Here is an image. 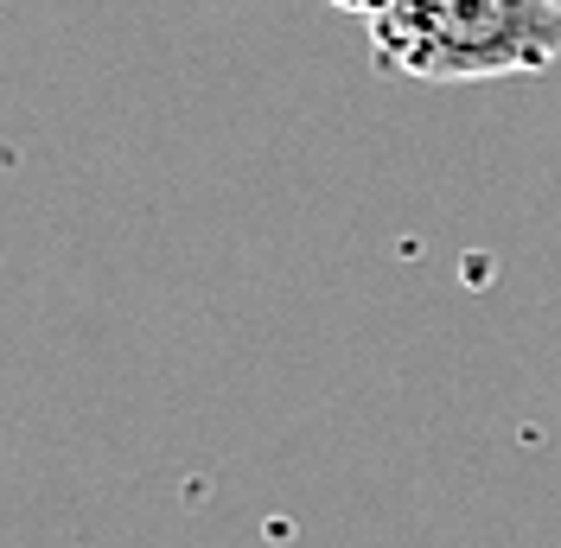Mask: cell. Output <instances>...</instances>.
<instances>
[{
    "label": "cell",
    "mask_w": 561,
    "mask_h": 548,
    "mask_svg": "<svg viewBox=\"0 0 561 548\" xmlns=\"http://www.w3.org/2000/svg\"><path fill=\"white\" fill-rule=\"evenodd\" d=\"M351 13L383 77L491 83L536 77L561 58L556 0H332Z\"/></svg>",
    "instance_id": "6da1fadb"
},
{
    "label": "cell",
    "mask_w": 561,
    "mask_h": 548,
    "mask_svg": "<svg viewBox=\"0 0 561 548\" xmlns=\"http://www.w3.org/2000/svg\"><path fill=\"white\" fill-rule=\"evenodd\" d=\"M556 7H561V0H556Z\"/></svg>",
    "instance_id": "7a4b0ae2"
}]
</instances>
